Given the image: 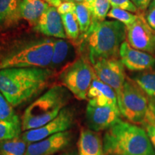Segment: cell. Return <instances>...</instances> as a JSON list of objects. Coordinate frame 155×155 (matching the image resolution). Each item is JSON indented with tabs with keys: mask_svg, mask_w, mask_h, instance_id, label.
<instances>
[{
	"mask_svg": "<svg viewBox=\"0 0 155 155\" xmlns=\"http://www.w3.org/2000/svg\"><path fill=\"white\" fill-rule=\"evenodd\" d=\"M50 68H23L0 70V91L13 107L40 94L55 76Z\"/></svg>",
	"mask_w": 155,
	"mask_h": 155,
	"instance_id": "cell-1",
	"label": "cell"
},
{
	"mask_svg": "<svg viewBox=\"0 0 155 155\" xmlns=\"http://www.w3.org/2000/svg\"><path fill=\"white\" fill-rule=\"evenodd\" d=\"M127 28L116 20L92 22L86 34L81 36L80 50L91 65L103 59L119 58L121 44L125 41Z\"/></svg>",
	"mask_w": 155,
	"mask_h": 155,
	"instance_id": "cell-2",
	"label": "cell"
},
{
	"mask_svg": "<svg viewBox=\"0 0 155 155\" xmlns=\"http://www.w3.org/2000/svg\"><path fill=\"white\" fill-rule=\"evenodd\" d=\"M54 39L25 37L15 40L0 54V70L23 68H49Z\"/></svg>",
	"mask_w": 155,
	"mask_h": 155,
	"instance_id": "cell-3",
	"label": "cell"
},
{
	"mask_svg": "<svg viewBox=\"0 0 155 155\" xmlns=\"http://www.w3.org/2000/svg\"><path fill=\"white\" fill-rule=\"evenodd\" d=\"M104 155H155L147 131L120 119L103 137Z\"/></svg>",
	"mask_w": 155,
	"mask_h": 155,
	"instance_id": "cell-4",
	"label": "cell"
},
{
	"mask_svg": "<svg viewBox=\"0 0 155 155\" xmlns=\"http://www.w3.org/2000/svg\"><path fill=\"white\" fill-rule=\"evenodd\" d=\"M63 85H55L34 101L23 113L22 131L42 127L55 119L66 107L71 94Z\"/></svg>",
	"mask_w": 155,
	"mask_h": 155,
	"instance_id": "cell-5",
	"label": "cell"
},
{
	"mask_svg": "<svg viewBox=\"0 0 155 155\" xmlns=\"http://www.w3.org/2000/svg\"><path fill=\"white\" fill-rule=\"evenodd\" d=\"M149 97L131 78L127 77L118 106L121 115L130 123L145 124L150 114Z\"/></svg>",
	"mask_w": 155,
	"mask_h": 155,
	"instance_id": "cell-6",
	"label": "cell"
},
{
	"mask_svg": "<svg viewBox=\"0 0 155 155\" xmlns=\"http://www.w3.org/2000/svg\"><path fill=\"white\" fill-rule=\"evenodd\" d=\"M96 73L84 56L78 58L59 74L62 84L78 99H87V94Z\"/></svg>",
	"mask_w": 155,
	"mask_h": 155,
	"instance_id": "cell-7",
	"label": "cell"
},
{
	"mask_svg": "<svg viewBox=\"0 0 155 155\" xmlns=\"http://www.w3.org/2000/svg\"><path fill=\"white\" fill-rule=\"evenodd\" d=\"M75 113L72 108L65 107L55 119L42 127L23 131L21 138L27 144L36 142L55 134L68 131L73 124Z\"/></svg>",
	"mask_w": 155,
	"mask_h": 155,
	"instance_id": "cell-8",
	"label": "cell"
},
{
	"mask_svg": "<svg viewBox=\"0 0 155 155\" xmlns=\"http://www.w3.org/2000/svg\"><path fill=\"white\" fill-rule=\"evenodd\" d=\"M144 13H139L135 22L126 27V38L133 48L155 56V31L147 24Z\"/></svg>",
	"mask_w": 155,
	"mask_h": 155,
	"instance_id": "cell-9",
	"label": "cell"
},
{
	"mask_svg": "<svg viewBox=\"0 0 155 155\" xmlns=\"http://www.w3.org/2000/svg\"><path fill=\"white\" fill-rule=\"evenodd\" d=\"M92 66L96 76L115 91L118 99L121 96L127 77L120 58L100 60Z\"/></svg>",
	"mask_w": 155,
	"mask_h": 155,
	"instance_id": "cell-10",
	"label": "cell"
},
{
	"mask_svg": "<svg viewBox=\"0 0 155 155\" xmlns=\"http://www.w3.org/2000/svg\"><path fill=\"white\" fill-rule=\"evenodd\" d=\"M119 108L111 106H98L88 104L86 111L87 125L91 130L96 131L107 130L120 119Z\"/></svg>",
	"mask_w": 155,
	"mask_h": 155,
	"instance_id": "cell-11",
	"label": "cell"
},
{
	"mask_svg": "<svg viewBox=\"0 0 155 155\" xmlns=\"http://www.w3.org/2000/svg\"><path fill=\"white\" fill-rule=\"evenodd\" d=\"M119 58L124 66L131 72H141L152 69L155 66V56L134 49L127 41L121 44Z\"/></svg>",
	"mask_w": 155,
	"mask_h": 155,
	"instance_id": "cell-12",
	"label": "cell"
},
{
	"mask_svg": "<svg viewBox=\"0 0 155 155\" xmlns=\"http://www.w3.org/2000/svg\"><path fill=\"white\" fill-rule=\"evenodd\" d=\"M71 140V131L55 134L42 140L28 144L26 155H53L68 147Z\"/></svg>",
	"mask_w": 155,
	"mask_h": 155,
	"instance_id": "cell-13",
	"label": "cell"
},
{
	"mask_svg": "<svg viewBox=\"0 0 155 155\" xmlns=\"http://www.w3.org/2000/svg\"><path fill=\"white\" fill-rule=\"evenodd\" d=\"M35 32L45 36L58 39H66L61 15L56 7L50 6L34 27Z\"/></svg>",
	"mask_w": 155,
	"mask_h": 155,
	"instance_id": "cell-14",
	"label": "cell"
},
{
	"mask_svg": "<svg viewBox=\"0 0 155 155\" xmlns=\"http://www.w3.org/2000/svg\"><path fill=\"white\" fill-rule=\"evenodd\" d=\"M76 50L73 43L65 39H54L53 53L49 68L55 73H61L72 64L76 58Z\"/></svg>",
	"mask_w": 155,
	"mask_h": 155,
	"instance_id": "cell-15",
	"label": "cell"
},
{
	"mask_svg": "<svg viewBox=\"0 0 155 155\" xmlns=\"http://www.w3.org/2000/svg\"><path fill=\"white\" fill-rule=\"evenodd\" d=\"M87 99H88V104L91 105L111 106L119 108L117 96L115 91L111 86L101 81L96 75L88 90Z\"/></svg>",
	"mask_w": 155,
	"mask_h": 155,
	"instance_id": "cell-16",
	"label": "cell"
},
{
	"mask_svg": "<svg viewBox=\"0 0 155 155\" xmlns=\"http://www.w3.org/2000/svg\"><path fill=\"white\" fill-rule=\"evenodd\" d=\"M78 146L79 155H104L103 139L98 133L91 129L81 130Z\"/></svg>",
	"mask_w": 155,
	"mask_h": 155,
	"instance_id": "cell-17",
	"label": "cell"
},
{
	"mask_svg": "<svg viewBox=\"0 0 155 155\" xmlns=\"http://www.w3.org/2000/svg\"><path fill=\"white\" fill-rule=\"evenodd\" d=\"M49 7L44 0H22L19 7V19L26 20L34 28Z\"/></svg>",
	"mask_w": 155,
	"mask_h": 155,
	"instance_id": "cell-18",
	"label": "cell"
},
{
	"mask_svg": "<svg viewBox=\"0 0 155 155\" xmlns=\"http://www.w3.org/2000/svg\"><path fill=\"white\" fill-rule=\"evenodd\" d=\"M22 0H0V27H10L20 20L19 7Z\"/></svg>",
	"mask_w": 155,
	"mask_h": 155,
	"instance_id": "cell-19",
	"label": "cell"
},
{
	"mask_svg": "<svg viewBox=\"0 0 155 155\" xmlns=\"http://www.w3.org/2000/svg\"><path fill=\"white\" fill-rule=\"evenodd\" d=\"M131 78L144 91L147 96L155 99V68L135 73Z\"/></svg>",
	"mask_w": 155,
	"mask_h": 155,
	"instance_id": "cell-20",
	"label": "cell"
},
{
	"mask_svg": "<svg viewBox=\"0 0 155 155\" xmlns=\"http://www.w3.org/2000/svg\"><path fill=\"white\" fill-rule=\"evenodd\" d=\"M28 144L21 138L0 141V155H26Z\"/></svg>",
	"mask_w": 155,
	"mask_h": 155,
	"instance_id": "cell-21",
	"label": "cell"
},
{
	"mask_svg": "<svg viewBox=\"0 0 155 155\" xmlns=\"http://www.w3.org/2000/svg\"><path fill=\"white\" fill-rule=\"evenodd\" d=\"M85 4L90 10L92 22H100L105 20L111 7L109 0H94Z\"/></svg>",
	"mask_w": 155,
	"mask_h": 155,
	"instance_id": "cell-22",
	"label": "cell"
},
{
	"mask_svg": "<svg viewBox=\"0 0 155 155\" xmlns=\"http://www.w3.org/2000/svg\"><path fill=\"white\" fill-rule=\"evenodd\" d=\"M22 131L21 120L17 121L0 120V141L19 137Z\"/></svg>",
	"mask_w": 155,
	"mask_h": 155,
	"instance_id": "cell-23",
	"label": "cell"
},
{
	"mask_svg": "<svg viewBox=\"0 0 155 155\" xmlns=\"http://www.w3.org/2000/svg\"><path fill=\"white\" fill-rule=\"evenodd\" d=\"M65 35L69 40H76L80 38V28L75 12L61 15Z\"/></svg>",
	"mask_w": 155,
	"mask_h": 155,
	"instance_id": "cell-24",
	"label": "cell"
},
{
	"mask_svg": "<svg viewBox=\"0 0 155 155\" xmlns=\"http://www.w3.org/2000/svg\"><path fill=\"white\" fill-rule=\"evenodd\" d=\"M75 14L80 28L81 36H83L88 32V29L91 25V15L85 2L76 4Z\"/></svg>",
	"mask_w": 155,
	"mask_h": 155,
	"instance_id": "cell-25",
	"label": "cell"
},
{
	"mask_svg": "<svg viewBox=\"0 0 155 155\" xmlns=\"http://www.w3.org/2000/svg\"><path fill=\"white\" fill-rule=\"evenodd\" d=\"M107 17L122 23L126 27H129L135 22L138 17V15L134 14L130 12L123 10L121 9L112 7L110 9Z\"/></svg>",
	"mask_w": 155,
	"mask_h": 155,
	"instance_id": "cell-26",
	"label": "cell"
},
{
	"mask_svg": "<svg viewBox=\"0 0 155 155\" xmlns=\"http://www.w3.org/2000/svg\"><path fill=\"white\" fill-rule=\"evenodd\" d=\"M0 120L9 121H20L15 114L13 106L7 101L5 97L0 91Z\"/></svg>",
	"mask_w": 155,
	"mask_h": 155,
	"instance_id": "cell-27",
	"label": "cell"
},
{
	"mask_svg": "<svg viewBox=\"0 0 155 155\" xmlns=\"http://www.w3.org/2000/svg\"><path fill=\"white\" fill-rule=\"evenodd\" d=\"M109 2L114 8L121 9L137 15L141 12L131 0H109Z\"/></svg>",
	"mask_w": 155,
	"mask_h": 155,
	"instance_id": "cell-28",
	"label": "cell"
},
{
	"mask_svg": "<svg viewBox=\"0 0 155 155\" xmlns=\"http://www.w3.org/2000/svg\"><path fill=\"white\" fill-rule=\"evenodd\" d=\"M75 5H76V4L74 2H62L57 7V10L61 15H65L71 12H75Z\"/></svg>",
	"mask_w": 155,
	"mask_h": 155,
	"instance_id": "cell-29",
	"label": "cell"
},
{
	"mask_svg": "<svg viewBox=\"0 0 155 155\" xmlns=\"http://www.w3.org/2000/svg\"><path fill=\"white\" fill-rule=\"evenodd\" d=\"M144 17L149 26L155 31V7L150 6L144 13Z\"/></svg>",
	"mask_w": 155,
	"mask_h": 155,
	"instance_id": "cell-30",
	"label": "cell"
},
{
	"mask_svg": "<svg viewBox=\"0 0 155 155\" xmlns=\"http://www.w3.org/2000/svg\"><path fill=\"white\" fill-rule=\"evenodd\" d=\"M144 126L149 139L151 141V144H152L155 151V125L150 124H145Z\"/></svg>",
	"mask_w": 155,
	"mask_h": 155,
	"instance_id": "cell-31",
	"label": "cell"
},
{
	"mask_svg": "<svg viewBox=\"0 0 155 155\" xmlns=\"http://www.w3.org/2000/svg\"><path fill=\"white\" fill-rule=\"evenodd\" d=\"M141 12H145L149 8L152 0H131Z\"/></svg>",
	"mask_w": 155,
	"mask_h": 155,
	"instance_id": "cell-32",
	"label": "cell"
},
{
	"mask_svg": "<svg viewBox=\"0 0 155 155\" xmlns=\"http://www.w3.org/2000/svg\"><path fill=\"white\" fill-rule=\"evenodd\" d=\"M149 106H150V110L155 118V99H152L149 98Z\"/></svg>",
	"mask_w": 155,
	"mask_h": 155,
	"instance_id": "cell-33",
	"label": "cell"
},
{
	"mask_svg": "<svg viewBox=\"0 0 155 155\" xmlns=\"http://www.w3.org/2000/svg\"><path fill=\"white\" fill-rule=\"evenodd\" d=\"M146 124H154L155 125V118L153 116L152 112H150V114H149L148 118H147V121Z\"/></svg>",
	"mask_w": 155,
	"mask_h": 155,
	"instance_id": "cell-34",
	"label": "cell"
},
{
	"mask_svg": "<svg viewBox=\"0 0 155 155\" xmlns=\"http://www.w3.org/2000/svg\"><path fill=\"white\" fill-rule=\"evenodd\" d=\"M61 2H74L75 4L78 3H84L85 0H59Z\"/></svg>",
	"mask_w": 155,
	"mask_h": 155,
	"instance_id": "cell-35",
	"label": "cell"
},
{
	"mask_svg": "<svg viewBox=\"0 0 155 155\" xmlns=\"http://www.w3.org/2000/svg\"><path fill=\"white\" fill-rule=\"evenodd\" d=\"M62 155H79L77 152H75L73 151V152H65L63 153Z\"/></svg>",
	"mask_w": 155,
	"mask_h": 155,
	"instance_id": "cell-36",
	"label": "cell"
},
{
	"mask_svg": "<svg viewBox=\"0 0 155 155\" xmlns=\"http://www.w3.org/2000/svg\"><path fill=\"white\" fill-rule=\"evenodd\" d=\"M150 6H154V7H155V0H152V2H151Z\"/></svg>",
	"mask_w": 155,
	"mask_h": 155,
	"instance_id": "cell-37",
	"label": "cell"
},
{
	"mask_svg": "<svg viewBox=\"0 0 155 155\" xmlns=\"http://www.w3.org/2000/svg\"><path fill=\"white\" fill-rule=\"evenodd\" d=\"M92 1H94V0H85V3H89Z\"/></svg>",
	"mask_w": 155,
	"mask_h": 155,
	"instance_id": "cell-38",
	"label": "cell"
},
{
	"mask_svg": "<svg viewBox=\"0 0 155 155\" xmlns=\"http://www.w3.org/2000/svg\"><path fill=\"white\" fill-rule=\"evenodd\" d=\"M44 1H45L46 2H48V0H44Z\"/></svg>",
	"mask_w": 155,
	"mask_h": 155,
	"instance_id": "cell-39",
	"label": "cell"
}]
</instances>
